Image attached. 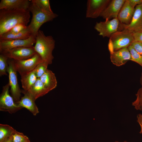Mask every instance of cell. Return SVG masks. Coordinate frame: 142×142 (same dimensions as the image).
Wrapping results in <instances>:
<instances>
[{
  "label": "cell",
  "mask_w": 142,
  "mask_h": 142,
  "mask_svg": "<svg viewBox=\"0 0 142 142\" xmlns=\"http://www.w3.org/2000/svg\"><path fill=\"white\" fill-rule=\"evenodd\" d=\"M30 17L28 10L0 9V36L18 25L27 26Z\"/></svg>",
  "instance_id": "obj_1"
},
{
  "label": "cell",
  "mask_w": 142,
  "mask_h": 142,
  "mask_svg": "<svg viewBox=\"0 0 142 142\" xmlns=\"http://www.w3.org/2000/svg\"><path fill=\"white\" fill-rule=\"evenodd\" d=\"M134 41L133 33L127 30L118 31L109 38L108 48L110 53L128 47Z\"/></svg>",
  "instance_id": "obj_4"
},
{
  "label": "cell",
  "mask_w": 142,
  "mask_h": 142,
  "mask_svg": "<svg viewBox=\"0 0 142 142\" xmlns=\"http://www.w3.org/2000/svg\"><path fill=\"white\" fill-rule=\"evenodd\" d=\"M128 0H126L118 14V19L120 23L126 25L130 23L135 10Z\"/></svg>",
  "instance_id": "obj_17"
},
{
  "label": "cell",
  "mask_w": 142,
  "mask_h": 142,
  "mask_svg": "<svg viewBox=\"0 0 142 142\" xmlns=\"http://www.w3.org/2000/svg\"><path fill=\"white\" fill-rule=\"evenodd\" d=\"M140 83L141 85V88L142 89V73L141 74V75L140 79Z\"/></svg>",
  "instance_id": "obj_35"
},
{
  "label": "cell",
  "mask_w": 142,
  "mask_h": 142,
  "mask_svg": "<svg viewBox=\"0 0 142 142\" xmlns=\"http://www.w3.org/2000/svg\"><path fill=\"white\" fill-rule=\"evenodd\" d=\"M27 27L25 25L19 24L13 28L8 32L13 33H18L26 29Z\"/></svg>",
  "instance_id": "obj_29"
},
{
  "label": "cell",
  "mask_w": 142,
  "mask_h": 142,
  "mask_svg": "<svg viewBox=\"0 0 142 142\" xmlns=\"http://www.w3.org/2000/svg\"><path fill=\"white\" fill-rule=\"evenodd\" d=\"M28 10L32 13V18L28 27L32 34L36 36L42 25L44 23L52 21L58 15L53 13L46 12L32 2Z\"/></svg>",
  "instance_id": "obj_3"
},
{
  "label": "cell",
  "mask_w": 142,
  "mask_h": 142,
  "mask_svg": "<svg viewBox=\"0 0 142 142\" xmlns=\"http://www.w3.org/2000/svg\"><path fill=\"white\" fill-rule=\"evenodd\" d=\"M24 142H30V141H29V140H28L27 141H24Z\"/></svg>",
  "instance_id": "obj_36"
},
{
  "label": "cell",
  "mask_w": 142,
  "mask_h": 142,
  "mask_svg": "<svg viewBox=\"0 0 142 142\" xmlns=\"http://www.w3.org/2000/svg\"><path fill=\"white\" fill-rule=\"evenodd\" d=\"M8 58L3 54H0V76L7 75V69Z\"/></svg>",
  "instance_id": "obj_24"
},
{
  "label": "cell",
  "mask_w": 142,
  "mask_h": 142,
  "mask_svg": "<svg viewBox=\"0 0 142 142\" xmlns=\"http://www.w3.org/2000/svg\"><path fill=\"white\" fill-rule=\"evenodd\" d=\"M35 42V37L32 35L26 39L0 40V52L17 47H33Z\"/></svg>",
  "instance_id": "obj_12"
},
{
  "label": "cell",
  "mask_w": 142,
  "mask_h": 142,
  "mask_svg": "<svg viewBox=\"0 0 142 142\" xmlns=\"http://www.w3.org/2000/svg\"><path fill=\"white\" fill-rule=\"evenodd\" d=\"M36 53L34 46L17 47L0 52V53L3 54L8 59L16 60L29 59Z\"/></svg>",
  "instance_id": "obj_8"
},
{
  "label": "cell",
  "mask_w": 142,
  "mask_h": 142,
  "mask_svg": "<svg viewBox=\"0 0 142 142\" xmlns=\"http://www.w3.org/2000/svg\"><path fill=\"white\" fill-rule=\"evenodd\" d=\"M22 93L24 95L20 100L16 103L18 106L22 108H24L29 110L34 115H36L39 112L36 105L35 99L33 96L28 91L23 90Z\"/></svg>",
  "instance_id": "obj_14"
},
{
  "label": "cell",
  "mask_w": 142,
  "mask_h": 142,
  "mask_svg": "<svg viewBox=\"0 0 142 142\" xmlns=\"http://www.w3.org/2000/svg\"><path fill=\"white\" fill-rule=\"evenodd\" d=\"M110 1V0H88L86 17L96 18L100 16Z\"/></svg>",
  "instance_id": "obj_10"
},
{
  "label": "cell",
  "mask_w": 142,
  "mask_h": 142,
  "mask_svg": "<svg viewBox=\"0 0 142 142\" xmlns=\"http://www.w3.org/2000/svg\"><path fill=\"white\" fill-rule=\"evenodd\" d=\"M7 72L8 74L9 84L11 88L12 96L16 103L20 99L22 90L19 87L17 79V71L14 65L13 60L8 59Z\"/></svg>",
  "instance_id": "obj_5"
},
{
  "label": "cell",
  "mask_w": 142,
  "mask_h": 142,
  "mask_svg": "<svg viewBox=\"0 0 142 142\" xmlns=\"http://www.w3.org/2000/svg\"><path fill=\"white\" fill-rule=\"evenodd\" d=\"M122 30L125 29L132 33L142 32V3L137 5L131 20L127 25L121 24Z\"/></svg>",
  "instance_id": "obj_11"
},
{
  "label": "cell",
  "mask_w": 142,
  "mask_h": 142,
  "mask_svg": "<svg viewBox=\"0 0 142 142\" xmlns=\"http://www.w3.org/2000/svg\"><path fill=\"white\" fill-rule=\"evenodd\" d=\"M126 0H112L100 16L105 20L118 18V14Z\"/></svg>",
  "instance_id": "obj_13"
},
{
  "label": "cell",
  "mask_w": 142,
  "mask_h": 142,
  "mask_svg": "<svg viewBox=\"0 0 142 142\" xmlns=\"http://www.w3.org/2000/svg\"><path fill=\"white\" fill-rule=\"evenodd\" d=\"M39 79L49 92L57 86V81L55 74L49 70L47 69Z\"/></svg>",
  "instance_id": "obj_18"
},
{
  "label": "cell",
  "mask_w": 142,
  "mask_h": 142,
  "mask_svg": "<svg viewBox=\"0 0 142 142\" xmlns=\"http://www.w3.org/2000/svg\"><path fill=\"white\" fill-rule=\"evenodd\" d=\"M31 1L43 10L49 13H53L49 0H32Z\"/></svg>",
  "instance_id": "obj_23"
},
{
  "label": "cell",
  "mask_w": 142,
  "mask_h": 142,
  "mask_svg": "<svg viewBox=\"0 0 142 142\" xmlns=\"http://www.w3.org/2000/svg\"><path fill=\"white\" fill-rule=\"evenodd\" d=\"M115 142H119L118 141H115ZM124 142H127L126 141H124Z\"/></svg>",
  "instance_id": "obj_37"
},
{
  "label": "cell",
  "mask_w": 142,
  "mask_h": 142,
  "mask_svg": "<svg viewBox=\"0 0 142 142\" xmlns=\"http://www.w3.org/2000/svg\"><path fill=\"white\" fill-rule=\"evenodd\" d=\"M10 87L8 83L3 87L0 96V110L12 114L22 108L18 106L14 102L12 97L9 94Z\"/></svg>",
  "instance_id": "obj_6"
},
{
  "label": "cell",
  "mask_w": 142,
  "mask_h": 142,
  "mask_svg": "<svg viewBox=\"0 0 142 142\" xmlns=\"http://www.w3.org/2000/svg\"><path fill=\"white\" fill-rule=\"evenodd\" d=\"M133 6L135 7L137 5L142 3V0H128Z\"/></svg>",
  "instance_id": "obj_33"
},
{
  "label": "cell",
  "mask_w": 142,
  "mask_h": 142,
  "mask_svg": "<svg viewBox=\"0 0 142 142\" xmlns=\"http://www.w3.org/2000/svg\"><path fill=\"white\" fill-rule=\"evenodd\" d=\"M31 3L28 0H1L0 9L28 10Z\"/></svg>",
  "instance_id": "obj_15"
},
{
  "label": "cell",
  "mask_w": 142,
  "mask_h": 142,
  "mask_svg": "<svg viewBox=\"0 0 142 142\" xmlns=\"http://www.w3.org/2000/svg\"><path fill=\"white\" fill-rule=\"evenodd\" d=\"M34 70L21 76V81L23 90H29L36 81L38 78L35 75Z\"/></svg>",
  "instance_id": "obj_21"
},
{
  "label": "cell",
  "mask_w": 142,
  "mask_h": 142,
  "mask_svg": "<svg viewBox=\"0 0 142 142\" xmlns=\"http://www.w3.org/2000/svg\"><path fill=\"white\" fill-rule=\"evenodd\" d=\"M4 142H13L11 137V136L10 138Z\"/></svg>",
  "instance_id": "obj_34"
},
{
  "label": "cell",
  "mask_w": 142,
  "mask_h": 142,
  "mask_svg": "<svg viewBox=\"0 0 142 142\" xmlns=\"http://www.w3.org/2000/svg\"><path fill=\"white\" fill-rule=\"evenodd\" d=\"M136 98L132 105L137 110L142 111V89L140 88L136 94Z\"/></svg>",
  "instance_id": "obj_27"
},
{
  "label": "cell",
  "mask_w": 142,
  "mask_h": 142,
  "mask_svg": "<svg viewBox=\"0 0 142 142\" xmlns=\"http://www.w3.org/2000/svg\"><path fill=\"white\" fill-rule=\"evenodd\" d=\"M13 60L16 69L21 76L33 70L42 61L40 57L37 53L27 59L20 60Z\"/></svg>",
  "instance_id": "obj_7"
},
{
  "label": "cell",
  "mask_w": 142,
  "mask_h": 142,
  "mask_svg": "<svg viewBox=\"0 0 142 142\" xmlns=\"http://www.w3.org/2000/svg\"><path fill=\"white\" fill-rule=\"evenodd\" d=\"M48 64L42 61L39 63L34 69L35 75L38 78H39L48 69Z\"/></svg>",
  "instance_id": "obj_26"
},
{
  "label": "cell",
  "mask_w": 142,
  "mask_h": 142,
  "mask_svg": "<svg viewBox=\"0 0 142 142\" xmlns=\"http://www.w3.org/2000/svg\"><path fill=\"white\" fill-rule=\"evenodd\" d=\"M131 45L138 53L142 55V43L138 41H134Z\"/></svg>",
  "instance_id": "obj_30"
},
{
  "label": "cell",
  "mask_w": 142,
  "mask_h": 142,
  "mask_svg": "<svg viewBox=\"0 0 142 142\" xmlns=\"http://www.w3.org/2000/svg\"><path fill=\"white\" fill-rule=\"evenodd\" d=\"M16 130L7 124H0V142H4L15 132Z\"/></svg>",
  "instance_id": "obj_22"
},
{
  "label": "cell",
  "mask_w": 142,
  "mask_h": 142,
  "mask_svg": "<svg viewBox=\"0 0 142 142\" xmlns=\"http://www.w3.org/2000/svg\"><path fill=\"white\" fill-rule=\"evenodd\" d=\"M35 38V51L43 62L48 65L51 64L54 59L52 52L55 48V40L52 36H46L42 31L39 30Z\"/></svg>",
  "instance_id": "obj_2"
},
{
  "label": "cell",
  "mask_w": 142,
  "mask_h": 142,
  "mask_svg": "<svg viewBox=\"0 0 142 142\" xmlns=\"http://www.w3.org/2000/svg\"><path fill=\"white\" fill-rule=\"evenodd\" d=\"M137 121L139 124L140 128L139 133L142 134V113L139 114L137 115Z\"/></svg>",
  "instance_id": "obj_32"
},
{
  "label": "cell",
  "mask_w": 142,
  "mask_h": 142,
  "mask_svg": "<svg viewBox=\"0 0 142 142\" xmlns=\"http://www.w3.org/2000/svg\"><path fill=\"white\" fill-rule=\"evenodd\" d=\"M128 48L131 54L130 60L138 63L142 67V55L138 53L131 45Z\"/></svg>",
  "instance_id": "obj_25"
},
{
  "label": "cell",
  "mask_w": 142,
  "mask_h": 142,
  "mask_svg": "<svg viewBox=\"0 0 142 142\" xmlns=\"http://www.w3.org/2000/svg\"><path fill=\"white\" fill-rule=\"evenodd\" d=\"M120 25V23L117 18L97 22L94 28L99 33V35L103 37L110 38L113 34L119 31Z\"/></svg>",
  "instance_id": "obj_9"
},
{
  "label": "cell",
  "mask_w": 142,
  "mask_h": 142,
  "mask_svg": "<svg viewBox=\"0 0 142 142\" xmlns=\"http://www.w3.org/2000/svg\"><path fill=\"white\" fill-rule=\"evenodd\" d=\"M28 91L33 96L35 100L49 92L39 78L37 79L35 83Z\"/></svg>",
  "instance_id": "obj_20"
},
{
  "label": "cell",
  "mask_w": 142,
  "mask_h": 142,
  "mask_svg": "<svg viewBox=\"0 0 142 142\" xmlns=\"http://www.w3.org/2000/svg\"><path fill=\"white\" fill-rule=\"evenodd\" d=\"M134 41H138L142 43V32L133 33Z\"/></svg>",
  "instance_id": "obj_31"
},
{
  "label": "cell",
  "mask_w": 142,
  "mask_h": 142,
  "mask_svg": "<svg viewBox=\"0 0 142 142\" xmlns=\"http://www.w3.org/2000/svg\"><path fill=\"white\" fill-rule=\"evenodd\" d=\"M11 137L13 142H24L29 140V138L23 133L16 130Z\"/></svg>",
  "instance_id": "obj_28"
},
{
  "label": "cell",
  "mask_w": 142,
  "mask_h": 142,
  "mask_svg": "<svg viewBox=\"0 0 142 142\" xmlns=\"http://www.w3.org/2000/svg\"><path fill=\"white\" fill-rule=\"evenodd\" d=\"M110 53L111 61L116 66L122 65L128 60H131V54L128 47L123 48Z\"/></svg>",
  "instance_id": "obj_16"
},
{
  "label": "cell",
  "mask_w": 142,
  "mask_h": 142,
  "mask_svg": "<svg viewBox=\"0 0 142 142\" xmlns=\"http://www.w3.org/2000/svg\"><path fill=\"white\" fill-rule=\"evenodd\" d=\"M32 35L27 26L26 29L18 33H13L9 32H6L0 36V40L26 39L28 38Z\"/></svg>",
  "instance_id": "obj_19"
}]
</instances>
